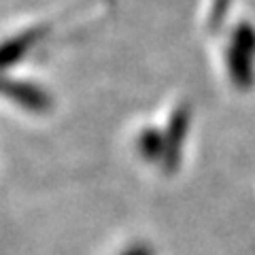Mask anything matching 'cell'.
Here are the masks:
<instances>
[{
  "mask_svg": "<svg viewBox=\"0 0 255 255\" xmlns=\"http://www.w3.org/2000/svg\"><path fill=\"white\" fill-rule=\"evenodd\" d=\"M0 94L11 100H17L23 109L28 111H45L49 107V96L43 90L23 83V81H11V79H0Z\"/></svg>",
  "mask_w": 255,
  "mask_h": 255,
  "instance_id": "obj_1",
  "label": "cell"
},
{
  "mask_svg": "<svg viewBox=\"0 0 255 255\" xmlns=\"http://www.w3.org/2000/svg\"><path fill=\"white\" fill-rule=\"evenodd\" d=\"M124 255H149L147 249H142V247H132L130 251H126Z\"/></svg>",
  "mask_w": 255,
  "mask_h": 255,
  "instance_id": "obj_2",
  "label": "cell"
}]
</instances>
